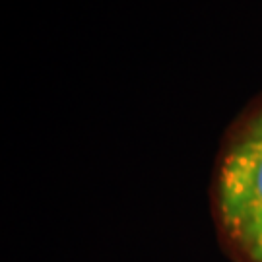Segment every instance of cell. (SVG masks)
I'll list each match as a JSON object with an SVG mask.
<instances>
[{
    "mask_svg": "<svg viewBox=\"0 0 262 262\" xmlns=\"http://www.w3.org/2000/svg\"><path fill=\"white\" fill-rule=\"evenodd\" d=\"M217 214L235 243L262 224V138L245 134L227 151L217 177Z\"/></svg>",
    "mask_w": 262,
    "mask_h": 262,
    "instance_id": "obj_1",
    "label": "cell"
},
{
    "mask_svg": "<svg viewBox=\"0 0 262 262\" xmlns=\"http://www.w3.org/2000/svg\"><path fill=\"white\" fill-rule=\"evenodd\" d=\"M237 247L241 249L247 260L262 262V224L245 235L241 241H237Z\"/></svg>",
    "mask_w": 262,
    "mask_h": 262,
    "instance_id": "obj_2",
    "label": "cell"
},
{
    "mask_svg": "<svg viewBox=\"0 0 262 262\" xmlns=\"http://www.w3.org/2000/svg\"><path fill=\"white\" fill-rule=\"evenodd\" d=\"M247 136H254V138H262V113L251 122L249 130H247Z\"/></svg>",
    "mask_w": 262,
    "mask_h": 262,
    "instance_id": "obj_3",
    "label": "cell"
}]
</instances>
